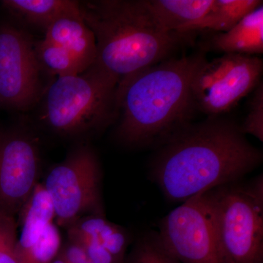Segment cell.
<instances>
[{"mask_svg":"<svg viewBox=\"0 0 263 263\" xmlns=\"http://www.w3.org/2000/svg\"><path fill=\"white\" fill-rule=\"evenodd\" d=\"M1 4L25 23L44 31L60 18H83L81 3L73 0H4Z\"/></svg>","mask_w":263,"mask_h":263,"instance_id":"9a60e30c","label":"cell"},{"mask_svg":"<svg viewBox=\"0 0 263 263\" xmlns=\"http://www.w3.org/2000/svg\"><path fill=\"white\" fill-rule=\"evenodd\" d=\"M101 165L93 148L79 145L48 171L44 183L55 223L67 229L86 216L105 215Z\"/></svg>","mask_w":263,"mask_h":263,"instance_id":"8992f818","label":"cell"},{"mask_svg":"<svg viewBox=\"0 0 263 263\" xmlns=\"http://www.w3.org/2000/svg\"><path fill=\"white\" fill-rule=\"evenodd\" d=\"M60 253L68 263H87L90 260L83 247L69 239L62 243Z\"/></svg>","mask_w":263,"mask_h":263,"instance_id":"44dd1931","label":"cell"},{"mask_svg":"<svg viewBox=\"0 0 263 263\" xmlns=\"http://www.w3.org/2000/svg\"><path fill=\"white\" fill-rule=\"evenodd\" d=\"M41 157L28 132L0 133V211L18 216L39 183Z\"/></svg>","mask_w":263,"mask_h":263,"instance_id":"30bf717a","label":"cell"},{"mask_svg":"<svg viewBox=\"0 0 263 263\" xmlns=\"http://www.w3.org/2000/svg\"><path fill=\"white\" fill-rule=\"evenodd\" d=\"M221 263H263V176L210 190Z\"/></svg>","mask_w":263,"mask_h":263,"instance_id":"5b68a950","label":"cell"},{"mask_svg":"<svg viewBox=\"0 0 263 263\" xmlns=\"http://www.w3.org/2000/svg\"><path fill=\"white\" fill-rule=\"evenodd\" d=\"M204 58L171 57L119 81L118 141L129 147H159L192 123L196 108L191 79Z\"/></svg>","mask_w":263,"mask_h":263,"instance_id":"7a4b0ae2","label":"cell"},{"mask_svg":"<svg viewBox=\"0 0 263 263\" xmlns=\"http://www.w3.org/2000/svg\"><path fill=\"white\" fill-rule=\"evenodd\" d=\"M51 263H68L67 262V261L66 260L65 257H63V256L62 255L61 253L58 254V255L56 257H55L54 259H53V260L52 261Z\"/></svg>","mask_w":263,"mask_h":263,"instance_id":"7402d4cb","label":"cell"},{"mask_svg":"<svg viewBox=\"0 0 263 263\" xmlns=\"http://www.w3.org/2000/svg\"><path fill=\"white\" fill-rule=\"evenodd\" d=\"M66 230L67 239L81 245L94 263H122L134 241L127 229L105 215L84 216Z\"/></svg>","mask_w":263,"mask_h":263,"instance_id":"8fae6325","label":"cell"},{"mask_svg":"<svg viewBox=\"0 0 263 263\" xmlns=\"http://www.w3.org/2000/svg\"><path fill=\"white\" fill-rule=\"evenodd\" d=\"M44 39L67 51L83 72L93 65L97 46L94 33L83 18L59 19L45 31Z\"/></svg>","mask_w":263,"mask_h":263,"instance_id":"7c38bea8","label":"cell"},{"mask_svg":"<svg viewBox=\"0 0 263 263\" xmlns=\"http://www.w3.org/2000/svg\"><path fill=\"white\" fill-rule=\"evenodd\" d=\"M263 62L258 56L224 53L194 71L191 92L196 110L219 117L235 108L261 82Z\"/></svg>","mask_w":263,"mask_h":263,"instance_id":"52a82bcc","label":"cell"},{"mask_svg":"<svg viewBox=\"0 0 263 263\" xmlns=\"http://www.w3.org/2000/svg\"><path fill=\"white\" fill-rule=\"evenodd\" d=\"M262 5L259 0H214L206 15L190 29L188 34L226 32Z\"/></svg>","mask_w":263,"mask_h":263,"instance_id":"2e32d148","label":"cell"},{"mask_svg":"<svg viewBox=\"0 0 263 263\" xmlns=\"http://www.w3.org/2000/svg\"><path fill=\"white\" fill-rule=\"evenodd\" d=\"M18 226L15 216L0 211V263H18Z\"/></svg>","mask_w":263,"mask_h":263,"instance_id":"d6986e66","label":"cell"},{"mask_svg":"<svg viewBox=\"0 0 263 263\" xmlns=\"http://www.w3.org/2000/svg\"><path fill=\"white\" fill-rule=\"evenodd\" d=\"M157 233L164 247L181 263H221L210 190L164 216Z\"/></svg>","mask_w":263,"mask_h":263,"instance_id":"ba28073f","label":"cell"},{"mask_svg":"<svg viewBox=\"0 0 263 263\" xmlns=\"http://www.w3.org/2000/svg\"><path fill=\"white\" fill-rule=\"evenodd\" d=\"M122 263H181L164 247L157 231L142 233L133 241Z\"/></svg>","mask_w":263,"mask_h":263,"instance_id":"ac0fdd59","label":"cell"},{"mask_svg":"<svg viewBox=\"0 0 263 263\" xmlns=\"http://www.w3.org/2000/svg\"><path fill=\"white\" fill-rule=\"evenodd\" d=\"M143 3L162 30L184 36L206 15L214 0H143Z\"/></svg>","mask_w":263,"mask_h":263,"instance_id":"4fadbf2b","label":"cell"},{"mask_svg":"<svg viewBox=\"0 0 263 263\" xmlns=\"http://www.w3.org/2000/svg\"><path fill=\"white\" fill-rule=\"evenodd\" d=\"M118 84L93 67L79 75L57 77L43 95V122L65 137L103 131L117 118Z\"/></svg>","mask_w":263,"mask_h":263,"instance_id":"277c9868","label":"cell"},{"mask_svg":"<svg viewBox=\"0 0 263 263\" xmlns=\"http://www.w3.org/2000/svg\"><path fill=\"white\" fill-rule=\"evenodd\" d=\"M248 113L245 122L240 125L245 135H251L263 141V84L262 81L253 91L249 102Z\"/></svg>","mask_w":263,"mask_h":263,"instance_id":"ffe728a7","label":"cell"},{"mask_svg":"<svg viewBox=\"0 0 263 263\" xmlns=\"http://www.w3.org/2000/svg\"><path fill=\"white\" fill-rule=\"evenodd\" d=\"M81 10L96 41V59L91 67L118 82L171 58L184 37L162 30L143 0L88 2L81 3Z\"/></svg>","mask_w":263,"mask_h":263,"instance_id":"3957f363","label":"cell"},{"mask_svg":"<svg viewBox=\"0 0 263 263\" xmlns=\"http://www.w3.org/2000/svg\"><path fill=\"white\" fill-rule=\"evenodd\" d=\"M213 51L257 56L263 53V5L226 32L214 33L209 41Z\"/></svg>","mask_w":263,"mask_h":263,"instance_id":"5bb4252c","label":"cell"},{"mask_svg":"<svg viewBox=\"0 0 263 263\" xmlns=\"http://www.w3.org/2000/svg\"><path fill=\"white\" fill-rule=\"evenodd\" d=\"M34 50L41 69L57 78L84 72L67 51L44 38L34 43Z\"/></svg>","mask_w":263,"mask_h":263,"instance_id":"e0dca14e","label":"cell"},{"mask_svg":"<svg viewBox=\"0 0 263 263\" xmlns=\"http://www.w3.org/2000/svg\"><path fill=\"white\" fill-rule=\"evenodd\" d=\"M42 70L32 38L10 24L0 25V105L26 111L43 98Z\"/></svg>","mask_w":263,"mask_h":263,"instance_id":"9c48e42d","label":"cell"},{"mask_svg":"<svg viewBox=\"0 0 263 263\" xmlns=\"http://www.w3.org/2000/svg\"><path fill=\"white\" fill-rule=\"evenodd\" d=\"M240 124L219 117L190 123L159 146L150 178L169 201L183 202L199 194L243 179L262 163Z\"/></svg>","mask_w":263,"mask_h":263,"instance_id":"6da1fadb","label":"cell"}]
</instances>
